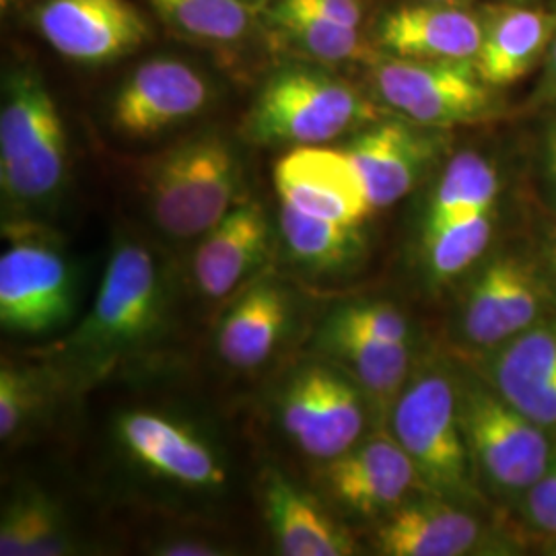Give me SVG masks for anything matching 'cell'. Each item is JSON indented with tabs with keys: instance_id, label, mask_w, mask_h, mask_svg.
I'll use <instances>...</instances> for the list:
<instances>
[{
	"instance_id": "obj_1",
	"label": "cell",
	"mask_w": 556,
	"mask_h": 556,
	"mask_svg": "<svg viewBox=\"0 0 556 556\" xmlns=\"http://www.w3.org/2000/svg\"><path fill=\"white\" fill-rule=\"evenodd\" d=\"M165 314V282L151 250L137 239L116 241L98 298L62 357L83 378L108 376L157 334Z\"/></svg>"
},
{
	"instance_id": "obj_2",
	"label": "cell",
	"mask_w": 556,
	"mask_h": 556,
	"mask_svg": "<svg viewBox=\"0 0 556 556\" xmlns=\"http://www.w3.org/2000/svg\"><path fill=\"white\" fill-rule=\"evenodd\" d=\"M388 418L390 433L410 457L427 493L475 511L491 505L462 431L457 376L450 365L429 361L415 367Z\"/></svg>"
},
{
	"instance_id": "obj_3",
	"label": "cell",
	"mask_w": 556,
	"mask_h": 556,
	"mask_svg": "<svg viewBox=\"0 0 556 556\" xmlns=\"http://www.w3.org/2000/svg\"><path fill=\"white\" fill-rule=\"evenodd\" d=\"M379 118L378 105L349 80L324 68L289 64L262 85L245 118V135L266 147H316Z\"/></svg>"
},
{
	"instance_id": "obj_4",
	"label": "cell",
	"mask_w": 556,
	"mask_h": 556,
	"mask_svg": "<svg viewBox=\"0 0 556 556\" xmlns=\"http://www.w3.org/2000/svg\"><path fill=\"white\" fill-rule=\"evenodd\" d=\"M457 404L478 484L509 514L548 466L556 435L521 415L472 367L457 376Z\"/></svg>"
},
{
	"instance_id": "obj_5",
	"label": "cell",
	"mask_w": 556,
	"mask_h": 556,
	"mask_svg": "<svg viewBox=\"0 0 556 556\" xmlns=\"http://www.w3.org/2000/svg\"><path fill=\"white\" fill-rule=\"evenodd\" d=\"M243 167L229 140L199 135L149 163L144 197L149 215L172 239L202 238L239 204Z\"/></svg>"
},
{
	"instance_id": "obj_6",
	"label": "cell",
	"mask_w": 556,
	"mask_h": 556,
	"mask_svg": "<svg viewBox=\"0 0 556 556\" xmlns=\"http://www.w3.org/2000/svg\"><path fill=\"white\" fill-rule=\"evenodd\" d=\"M555 314V285L538 245L505 243L470 270L457 305V332L470 355H482Z\"/></svg>"
},
{
	"instance_id": "obj_7",
	"label": "cell",
	"mask_w": 556,
	"mask_h": 556,
	"mask_svg": "<svg viewBox=\"0 0 556 556\" xmlns=\"http://www.w3.org/2000/svg\"><path fill=\"white\" fill-rule=\"evenodd\" d=\"M66 178V132L40 75L13 71L2 87L0 186L21 211L59 197Z\"/></svg>"
},
{
	"instance_id": "obj_8",
	"label": "cell",
	"mask_w": 556,
	"mask_h": 556,
	"mask_svg": "<svg viewBox=\"0 0 556 556\" xmlns=\"http://www.w3.org/2000/svg\"><path fill=\"white\" fill-rule=\"evenodd\" d=\"M374 66L379 100L396 116L450 130L497 118L503 101L480 77L475 62L386 56Z\"/></svg>"
},
{
	"instance_id": "obj_9",
	"label": "cell",
	"mask_w": 556,
	"mask_h": 556,
	"mask_svg": "<svg viewBox=\"0 0 556 556\" xmlns=\"http://www.w3.org/2000/svg\"><path fill=\"white\" fill-rule=\"evenodd\" d=\"M11 245L0 256V326L21 337H41L75 314V275L59 245L40 227L11 225Z\"/></svg>"
},
{
	"instance_id": "obj_10",
	"label": "cell",
	"mask_w": 556,
	"mask_h": 556,
	"mask_svg": "<svg viewBox=\"0 0 556 556\" xmlns=\"http://www.w3.org/2000/svg\"><path fill=\"white\" fill-rule=\"evenodd\" d=\"M369 396L355 379L332 365H303L287 381L278 413L282 429L299 450L332 459L363 439Z\"/></svg>"
},
{
	"instance_id": "obj_11",
	"label": "cell",
	"mask_w": 556,
	"mask_h": 556,
	"mask_svg": "<svg viewBox=\"0 0 556 556\" xmlns=\"http://www.w3.org/2000/svg\"><path fill=\"white\" fill-rule=\"evenodd\" d=\"M374 546L386 556L514 555L523 542L514 526L486 528L475 509L422 493L381 517Z\"/></svg>"
},
{
	"instance_id": "obj_12",
	"label": "cell",
	"mask_w": 556,
	"mask_h": 556,
	"mask_svg": "<svg viewBox=\"0 0 556 556\" xmlns=\"http://www.w3.org/2000/svg\"><path fill=\"white\" fill-rule=\"evenodd\" d=\"M443 149L445 130L400 116L365 126L344 147L376 211L408 197Z\"/></svg>"
},
{
	"instance_id": "obj_13",
	"label": "cell",
	"mask_w": 556,
	"mask_h": 556,
	"mask_svg": "<svg viewBox=\"0 0 556 556\" xmlns=\"http://www.w3.org/2000/svg\"><path fill=\"white\" fill-rule=\"evenodd\" d=\"M321 480L342 509L365 519L390 516L415 491H425L410 457L390 431L361 439L328 459Z\"/></svg>"
},
{
	"instance_id": "obj_14",
	"label": "cell",
	"mask_w": 556,
	"mask_h": 556,
	"mask_svg": "<svg viewBox=\"0 0 556 556\" xmlns=\"http://www.w3.org/2000/svg\"><path fill=\"white\" fill-rule=\"evenodd\" d=\"M470 367L521 415L556 435V314L472 355Z\"/></svg>"
},
{
	"instance_id": "obj_15",
	"label": "cell",
	"mask_w": 556,
	"mask_h": 556,
	"mask_svg": "<svg viewBox=\"0 0 556 556\" xmlns=\"http://www.w3.org/2000/svg\"><path fill=\"white\" fill-rule=\"evenodd\" d=\"M275 186L280 202L321 219L363 225L376 213L357 167L344 149L324 144L293 149L278 160Z\"/></svg>"
},
{
	"instance_id": "obj_16",
	"label": "cell",
	"mask_w": 556,
	"mask_h": 556,
	"mask_svg": "<svg viewBox=\"0 0 556 556\" xmlns=\"http://www.w3.org/2000/svg\"><path fill=\"white\" fill-rule=\"evenodd\" d=\"M38 25L59 54L85 64L119 59L151 34L128 0H46Z\"/></svg>"
},
{
	"instance_id": "obj_17",
	"label": "cell",
	"mask_w": 556,
	"mask_h": 556,
	"mask_svg": "<svg viewBox=\"0 0 556 556\" xmlns=\"http://www.w3.org/2000/svg\"><path fill=\"white\" fill-rule=\"evenodd\" d=\"M208 98V83L190 64L147 60L119 87L112 103V124L124 137L147 139L197 116Z\"/></svg>"
},
{
	"instance_id": "obj_18",
	"label": "cell",
	"mask_w": 556,
	"mask_h": 556,
	"mask_svg": "<svg viewBox=\"0 0 556 556\" xmlns=\"http://www.w3.org/2000/svg\"><path fill=\"white\" fill-rule=\"evenodd\" d=\"M126 456L153 477L188 489H219L225 466L217 452L190 427L151 410H130L116 420Z\"/></svg>"
},
{
	"instance_id": "obj_19",
	"label": "cell",
	"mask_w": 556,
	"mask_h": 556,
	"mask_svg": "<svg viewBox=\"0 0 556 556\" xmlns=\"http://www.w3.org/2000/svg\"><path fill=\"white\" fill-rule=\"evenodd\" d=\"M273 229L258 202H239L208 229L194 250L192 275L200 293L227 298L270 258Z\"/></svg>"
},
{
	"instance_id": "obj_20",
	"label": "cell",
	"mask_w": 556,
	"mask_h": 556,
	"mask_svg": "<svg viewBox=\"0 0 556 556\" xmlns=\"http://www.w3.org/2000/svg\"><path fill=\"white\" fill-rule=\"evenodd\" d=\"M378 41L397 59L475 62L482 20L447 0L404 4L381 17Z\"/></svg>"
},
{
	"instance_id": "obj_21",
	"label": "cell",
	"mask_w": 556,
	"mask_h": 556,
	"mask_svg": "<svg viewBox=\"0 0 556 556\" xmlns=\"http://www.w3.org/2000/svg\"><path fill=\"white\" fill-rule=\"evenodd\" d=\"M262 511L277 542L287 556H349L357 544L349 530L321 509L318 501L282 477L268 470L262 480Z\"/></svg>"
},
{
	"instance_id": "obj_22",
	"label": "cell",
	"mask_w": 556,
	"mask_h": 556,
	"mask_svg": "<svg viewBox=\"0 0 556 556\" xmlns=\"http://www.w3.org/2000/svg\"><path fill=\"white\" fill-rule=\"evenodd\" d=\"M555 31V15L538 9L503 4L486 11L475 66L495 89L523 79L544 59Z\"/></svg>"
},
{
	"instance_id": "obj_23",
	"label": "cell",
	"mask_w": 556,
	"mask_h": 556,
	"mask_svg": "<svg viewBox=\"0 0 556 556\" xmlns=\"http://www.w3.org/2000/svg\"><path fill=\"white\" fill-rule=\"evenodd\" d=\"M289 321V291L277 280H260L220 319L217 330L220 358L239 371L256 369L277 351Z\"/></svg>"
},
{
	"instance_id": "obj_24",
	"label": "cell",
	"mask_w": 556,
	"mask_h": 556,
	"mask_svg": "<svg viewBox=\"0 0 556 556\" xmlns=\"http://www.w3.org/2000/svg\"><path fill=\"white\" fill-rule=\"evenodd\" d=\"M319 346L349 369L381 415L390 417L400 392L413 374V344L367 337L353 328L326 319L319 330Z\"/></svg>"
},
{
	"instance_id": "obj_25",
	"label": "cell",
	"mask_w": 556,
	"mask_h": 556,
	"mask_svg": "<svg viewBox=\"0 0 556 556\" xmlns=\"http://www.w3.org/2000/svg\"><path fill=\"white\" fill-rule=\"evenodd\" d=\"M278 227L291 258L314 273L355 268L367 252L361 225L314 217L287 202H280Z\"/></svg>"
},
{
	"instance_id": "obj_26",
	"label": "cell",
	"mask_w": 556,
	"mask_h": 556,
	"mask_svg": "<svg viewBox=\"0 0 556 556\" xmlns=\"http://www.w3.org/2000/svg\"><path fill=\"white\" fill-rule=\"evenodd\" d=\"M77 544L68 519L54 498L40 489L23 486L4 501L0 517V555H73Z\"/></svg>"
},
{
	"instance_id": "obj_27",
	"label": "cell",
	"mask_w": 556,
	"mask_h": 556,
	"mask_svg": "<svg viewBox=\"0 0 556 556\" xmlns=\"http://www.w3.org/2000/svg\"><path fill=\"white\" fill-rule=\"evenodd\" d=\"M503 181L495 163L477 151H462L445 165L427 204L422 238L468 215L497 208Z\"/></svg>"
},
{
	"instance_id": "obj_28",
	"label": "cell",
	"mask_w": 556,
	"mask_h": 556,
	"mask_svg": "<svg viewBox=\"0 0 556 556\" xmlns=\"http://www.w3.org/2000/svg\"><path fill=\"white\" fill-rule=\"evenodd\" d=\"M268 20L285 38L319 62L376 64L379 60L369 41L361 34V27L326 20L291 0H278L268 11Z\"/></svg>"
},
{
	"instance_id": "obj_29",
	"label": "cell",
	"mask_w": 556,
	"mask_h": 556,
	"mask_svg": "<svg viewBox=\"0 0 556 556\" xmlns=\"http://www.w3.org/2000/svg\"><path fill=\"white\" fill-rule=\"evenodd\" d=\"M497 208L468 215L422 238V258L433 285H445L470 275L491 252L497 231Z\"/></svg>"
},
{
	"instance_id": "obj_30",
	"label": "cell",
	"mask_w": 556,
	"mask_h": 556,
	"mask_svg": "<svg viewBox=\"0 0 556 556\" xmlns=\"http://www.w3.org/2000/svg\"><path fill=\"white\" fill-rule=\"evenodd\" d=\"M172 29L200 41L229 43L245 36L250 11L245 0H151Z\"/></svg>"
},
{
	"instance_id": "obj_31",
	"label": "cell",
	"mask_w": 556,
	"mask_h": 556,
	"mask_svg": "<svg viewBox=\"0 0 556 556\" xmlns=\"http://www.w3.org/2000/svg\"><path fill=\"white\" fill-rule=\"evenodd\" d=\"M514 517V528L521 532V538L530 540H544L556 538V439L548 466L544 468L542 477L523 493L516 507L505 514Z\"/></svg>"
},
{
	"instance_id": "obj_32",
	"label": "cell",
	"mask_w": 556,
	"mask_h": 556,
	"mask_svg": "<svg viewBox=\"0 0 556 556\" xmlns=\"http://www.w3.org/2000/svg\"><path fill=\"white\" fill-rule=\"evenodd\" d=\"M40 383L29 371L2 361L0 367V439L15 438L40 404Z\"/></svg>"
},
{
	"instance_id": "obj_33",
	"label": "cell",
	"mask_w": 556,
	"mask_h": 556,
	"mask_svg": "<svg viewBox=\"0 0 556 556\" xmlns=\"http://www.w3.org/2000/svg\"><path fill=\"white\" fill-rule=\"evenodd\" d=\"M328 319L337 321L340 326L353 328L367 337L413 344V330H410L408 318L392 303H381V301L351 303V305L338 307Z\"/></svg>"
},
{
	"instance_id": "obj_34",
	"label": "cell",
	"mask_w": 556,
	"mask_h": 556,
	"mask_svg": "<svg viewBox=\"0 0 556 556\" xmlns=\"http://www.w3.org/2000/svg\"><path fill=\"white\" fill-rule=\"evenodd\" d=\"M540 112L542 118L532 153L534 186L540 204L556 220V103Z\"/></svg>"
},
{
	"instance_id": "obj_35",
	"label": "cell",
	"mask_w": 556,
	"mask_h": 556,
	"mask_svg": "<svg viewBox=\"0 0 556 556\" xmlns=\"http://www.w3.org/2000/svg\"><path fill=\"white\" fill-rule=\"evenodd\" d=\"M326 20L337 21L349 27H361L363 7L361 0H291Z\"/></svg>"
},
{
	"instance_id": "obj_36",
	"label": "cell",
	"mask_w": 556,
	"mask_h": 556,
	"mask_svg": "<svg viewBox=\"0 0 556 556\" xmlns=\"http://www.w3.org/2000/svg\"><path fill=\"white\" fill-rule=\"evenodd\" d=\"M556 103V15L555 31L548 43V50L544 54V71L542 77L538 80L536 89L532 91V96L528 98V108L540 112L544 108H551Z\"/></svg>"
},
{
	"instance_id": "obj_37",
	"label": "cell",
	"mask_w": 556,
	"mask_h": 556,
	"mask_svg": "<svg viewBox=\"0 0 556 556\" xmlns=\"http://www.w3.org/2000/svg\"><path fill=\"white\" fill-rule=\"evenodd\" d=\"M153 553L161 556H215L223 555L225 551L208 540L178 538V540L161 542Z\"/></svg>"
},
{
	"instance_id": "obj_38",
	"label": "cell",
	"mask_w": 556,
	"mask_h": 556,
	"mask_svg": "<svg viewBox=\"0 0 556 556\" xmlns=\"http://www.w3.org/2000/svg\"><path fill=\"white\" fill-rule=\"evenodd\" d=\"M538 250H540V256L544 260V266L551 275V280L555 285L556 289V223L548 225L542 236L538 239Z\"/></svg>"
},
{
	"instance_id": "obj_39",
	"label": "cell",
	"mask_w": 556,
	"mask_h": 556,
	"mask_svg": "<svg viewBox=\"0 0 556 556\" xmlns=\"http://www.w3.org/2000/svg\"><path fill=\"white\" fill-rule=\"evenodd\" d=\"M532 546L538 548L540 555L556 556V538H544V540H534Z\"/></svg>"
},
{
	"instance_id": "obj_40",
	"label": "cell",
	"mask_w": 556,
	"mask_h": 556,
	"mask_svg": "<svg viewBox=\"0 0 556 556\" xmlns=\"http://www.w3.org/2000/svg\"><path fill=\"white\" fill-rule=\"evenodd\" d=\"M2 2V7H7V4H11V2H15V0H0Z\"/></svg>"
}]
</instances>
